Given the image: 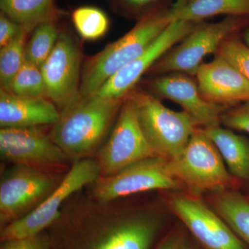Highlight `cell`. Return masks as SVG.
<instances>
[{"label":"cell","instance_id":"obj_31","mask_svg":"<svg viewBox=\"0 0 249 249\" xmlns=\"http://www.w3.org/2000/svg\"><path fill=\"white\" fill-rule=\"evenodd\" d=\"M184 234L178 231H173L165 235L156 246L155 249H176Z\"/></svg>","mask_w":249,"mask_h":249},{"label":"cell","instance_id":"obj_22","mask_svg":"<svg viewBox=\"0 0 249 249\" xmlns=\"http://www.w3.org/2000/svg\"><path fill=\"white\" fill-rule=\"evenodd\" d=\"M61 31L56 20L47 21L39 24L31 32L30 39L27 41V61L41 68L53 52Z\"/></svg>","mask_w":249,"mask_h":249},{"label":"cell","instance_id":"obj_27","mask_svg":"<svg viewBox=\"0 0 249 249\" xmlns=\"http://www.w3.org/2000/svg\"><path fill=\"white\" fill-rule=\"evenodd\" d=\"M220 122L227 128L249 134V101L226 109Z\"/></svg>","mask_w":249,"mask_h":249},{"label":"cell","instance_id":"obj_18","mask_svg":"<svg viewBox=\"0 0 249 249\" xmlns=\"http://www.w3.org/2000/svg\"><path fill=\"white\" fill-rule=\"evenodd\" d=\"M222 157L228 170L240 181L249 180V142L220 125L203 129Z\"/></svg>","mask_w":249,"mask_h":249},{"label":"cell","instance_id":"obj_21","mask_svg":"<svg viewBox=\"0 0 249 249\" xmlns=\"http://www.w3.org/2000/svg\"><path fill=\"white\" fill-rule=\"evenodd\" d=\"M1 12L31 34L39 24L56 20L55 0H0Z\"/></svg>","mask_w":249,"mask_h":249},{"label":"cell","instance_id":"obj_34","mask_svg":"<svg viewBox=\"0 0 249 249\" xmlns=\"http://www.w3.org/2000/svg\"></svg>","mask_w":249,"mask_h":249},{"label":"cell","instance_id":"obj_29","mask_svg":"<svg viewBox=\"0 0 249 249\" xmlns=\"http://www.w3.org/2000/svg\"><path fill=\"white\" fill-rule=\"evenodd\" d=\"M159 0H111V7L118 14L134 16L140 14Z\"/></svg>","mask_w":249,"mask_h":249},{"label":"cell","instance_id":"obj_11","mask_svg":"<svg viewBox=\"0 0 249 249\" xmlns=\"http://www.w3.org/2000/svg\"><path fill=\"white\" fill-rule=\"evenodd\" d=\"M49 127L0 129L1 160L62 173L70 160L52 139Z\"/></svg>","mask_w":249,"mask_h":249},{"label":"cell","instance_id":"obj_28","mask_svg":"<svg viewBox=\"0 0 249 249\" xmlns=\"http://www.w3.org/2000/svg\"><path fill=\"white\" fill-rule=\"evenodd\" d=\"M0 249H52L47 231L27 238L1 241Z\"/></svg>","mask_w":249,"mask_h":249},{"label":"cell","instance_id":"obj_4","mask_svg":"<svg viewBox=\"0 0 249 249\" xmlns=\"http://www.w3.org/2000/svg\"><path fill=\"white\" fill-rule=\"evenodd\" d=\"M128 95L135 103L142 133L156 155L168 160L179 155L196 128L189 116L165 107L157 96L139 87Z\"/></svg>","mask_w":249,"mask_h":249},{"label":"cell","instance_id":"obj_15","mask_svg":"<svg viewBox=\"0 0 249 249\" xmlns=\"http://www.w3.org/2000/svg\"><path fill=\"white\" fill-rule=\"evenodd\" d=\"M146 85L152 93L178 103L199 128L219 125L221 116L228 109L227 106L206 101L196 81L186 73L161 75L148 80Z\"/></svg>","mask_w":249,"mask_h":249},{"label":"cell","instance_id":"obj_26","mask_svg":"<svg viewBox=\"0 0 249 249\" xmlns=\"http://www.w3.org/2000/svg\"><path fill=\"white\" fill-rule=\"evenodd\" d=\"M215 56L229 62L249 81V47L232 36L219 46Z\"/></svg>","mask_w":249,"mask_h":249},{"label":"cell","instance_id":"obj_10","mask_svg":"<svg viewBox=\"0 0 249 249\" xmlns=\"http://www.w3.org/2000/svg\"><path fill=\"white\" fill-rule=\"evenodd\" d=\"M96 155L101 177L111 176L134 162L157 156L142 133L135 103L128 94L114 127Z\"/></svg>","mask_w":249,"mask_h":249},{"label":"cell","instance_id":"obj_7","mask_svg":"<svg viewBox=\"0 0 249 249\" xmlns=\"http://www.w3.org/2000/svg\"><path fill=\"white\" fill-rule=\"evenodd\" d=\"M101 176L96 159L74 160L55 191L24 217L1 228L0 241L27 238L45 231L58 219L65 203Z\"/></svg>","mask_w":249,"mask_h":249},{"label":"cell","instance_id":"obj_9","mask_svg":"<svg viewBox=\"0 0 249 249\" xmlns=\"http://www.w3.org/2000/svg\"><path fill=\"white\" fill-rule=\"evenodd\" d=\"M168 160L153 156L134 162L117 173L101 177L89 186L88 193L100 201H113L155 190L178 191L182 183L172 176Z\"/></svg>","mask_w":249,"mask_h":249},{"label":"cell","instance_id":"obj_23","mask_svg":"<svg viewBox=\"0 0 249 249\" xmlns=\"http://www.w3.org/2000/svg\"><path fill=\"white\" fill-rule=\"evenodd\" d=\"M77 32L86 40H96L106 35L109 27L107 14L99 8L85 6L77 8L71 15Z\"/></svg>","mask_w":249,"mask_h":249},{"label":"cell","instance_id":"obj_30","mask_svg":"<svg viewBox=\"0 0 249 249\" xmlns=\"http://www.w3.org/2000/svg\"><path fill=\"white\" fill-rule=\"evenodd\" d=\"M23 29L22 26L0 12V47L10 43Z\"/></svg>","mask_w":249,"mask_h":249},{"label":"cell","instance_id":"obj_25","mask_svg":"<svg viewBox=\"0 0 249 249\" xmlns=\"http://www.w3.org/2000/svg\"><path fill=\"white\" fill-rule=\"evenodd\" d=\"M3 89L18 96L46 97L45 80L40 67L27 61Z\"/></svg>","mask_w":249,"mask_h":249},{"label":"cell","instance_id":"obj_1","mask_svg":"<svg viewBox=\"0 0 249 249\" xmlns=\"http://www.w3.org/2000/svg\"><path fill=\"white\" fill-rule=\"evenodd\" d=\"M75 193L47 229L52 249H155L163 229L152 210H124L118 199L100 201Z\"/></svg>","mask_w":249,"mask_h":249},{"label":"cell","instance_id":"obj_6","mask_svg":"<svg viewBox=\"0 0 249 249\" xmlns=\"http://www.w3.org/2000/svg\"><path fill=\"white\" fill-rule=\"evenodd\" d=\"M65 175L21 164L6 168L0 179V227L37 209L60 185Z\"/></svg>","mask_w":249,"mask_h":249},{"label":"cell","instance_id":"obj_14","mask_svg":"<svg viewBox=\"0 0 249 249\" xmlns=\"http://www.w3.org/2000/svg\"><path fill=\"white\" fill-rule=\"evenodd\" d=\"M198 23L173 20L142 55L109 78L95 94L103 98L125 97L156 62L179 43Z\"/></svg>","mask_w":249,"mask_h":249},{"label":"cell","instance_id":"obj_20","mask_svg":"<svg viewBox=\"0 0 249 249\" xmlns=\"http://www.w3.org/2000/svg\"><path fill=\"white\" fill-rule=\"evenodd\" d=\"M213 207L221 217L249 247V199L241 193L226 189L214 192Z\"/></svg>","mask_w":249,"mask_h":249},{"label":"cell","instance_id":"obj_13","mask_svg":"<svg viewBox=\"0 0 249 249\" xmlns=\"http://www.w3.org/2000/svg\"><path fill=\"white\" fill-rule=\"evenodd\" d=\"M170 207L204 249H249L213 210L196 196L176 195Z\"/></svg>","mask_w":249,"mask_h":249},{"label":"cell","instance_id":"obj_19","mask_svg":"<svg viewBox=\"0 0 249 249\" xmlns=\"http://www.w3.org/2000/svg\"><path fill=\"white\" fill-rule=\"evenodd\" d=\"M175 19L200 22L214 16H249V0H178L173 5Z\"/></svg>","mask_w":249,"mask_h":249},{"label":"cell","instance_id":"obj_12","mask_svg":"<svg viewBox=\"0 0 249 249\" xmlns=\"http://www.w3.org/2000/svg\"><path fill=\"white\" fill-rule=\"evenodd\" d=\"M82 52L78 41L68 31L62 30L53 52L42 67L46 97L59 111L80 97Z\"/></svg>","mask_w":249,"mask_h":249},{"label":"cell","instance_id":"obj_3","mask_svg":"<svg viewBox=\"0 0 249 249\" xmlns=\"http://www.w3.org/2000/svg\"><path fill=\"white\" fill-rule=\"evenodd\" d=\"M173 20V6L150 11L119 40L88 57L82 68L80 95L85 97L97 92L109 78L142 55Z\"/></svg>","mask_w":249,"mask_h":249},{"label":"cell","instance_id":"obj_24","mask_svg":"<svg viewBox=\"0 0 249 249\" xmlns=\"http://www.w3.org/2000/svg\"><path fill=\"white\" fill-rule=\"evenodd\" d=\"M29 33L23 29L19 34L0 50V85L5 88L27 61L26 47Z\"/></svg>","mask_w":249,"mask_h":249},{"label":"cell","instance_id":"obj_2","mask_svg":"<svg viewBox=\"0 0 249 249\" xmlns=\"http://www.w3.org/2000/svg\"><path fill=\"white\" fill-rule=\"evenodd\" d=\"M124 99L81 96L60 111L51 127L52 139L70 160L91 158L107 139Z\"/></svg>","mask_w":249,"mask_h":249},{"label":"cell","instance_id":"obj_17","mask_svg":"<svg viewBox=\"0 0 249 249\" xmlns=\"http://www.w3.org/2000/svg\"><path fill=\"white\" fill-rule=\"evenodd\" d=\"M60 111L45 96H18L0 88V127L23 128L53 125Z\"/></svg>","mask_w":249,"mask_h":249},{"label":"cell","instance_id":"obj_32","mask_svg":"<svg viewBox=\"0 0 249 249\" xmlns=\"http://www.w3.org/2000/svg\"><path fill=\"white\" fill-rule=\"evenodd\" d=\"M176 249H199L197 246L195 245L191 240L183 235L182 239L180 241L179 244Z\"/></svg>","mask_w":249,"mask_h":249},{"label":"cell","instance_id":"obj_8","mask_svg":"<svg viewBox=\"0 0 249 249\" xmlns=\"http://www.w3.org/2000/svg\"><path fill=\"white\" fill-rule=\"evenodd\" d=\"M245 18L227 16L217 22L198 23L179 45L167 52L147 73L157 76L170 73L196 76L204 58L217 53L226 39L235 35L245 25Z\"/></svg>","mask_w":249,"mask_h":249},{"label":"cell","instance_id":"obj_16","mask_svg":"<svg viewBox=\"0 0 249 249\" xmlns=\"http://www.w3.org/2000/svg\"><path fill=\"white\" fill-rule=\"evenodd\" d=\"M196 76L203 97L229 107L249 101V81L231 65L215 56L203 63Z\"/></svg>","mask_w":249,"mask_h":249},{"label":"cell","instance_id":"obj_33","mask_svg":"<svg viewBox=\"0 0 249 249\" xmlns=\"http://www.w3.org/2000/svg\"><path fill=\"white\" fill-rule=\"evenodd\" d=\"M244 40H245V43L249 47V29L245 32Z\"/></svg>","mask_w":249,"mask_h":249},{"label":"cell","instance_id":"obj_5","mask_svg":"<svg viewBox=\"0 0 249 249\" xmlns=\"http://www.w3.org/2000/svg\"><path fill=\"white\" fill-rule=\"evenodd\" d=\"M173 178L195 191L229 189L236 183L220 154L204 129L196 127L182 152L168 160Z\"/></svg>","mask_w":249,"mask_h":249}]
</instances>
